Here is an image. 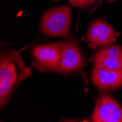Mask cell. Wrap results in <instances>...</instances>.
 I'll list each match as a JSON object with an SVG mask.
<instances>
[{"label": "cell", "mask_w": 122, "mask_h": 122, "mask_svg": "<svg viewBox=\"0 0 122 122\" xmlns=\"http://www.w3.org/2000/svg\"><path fill=\"white\" fill-rule=\"evenodd\" d=\"M31 74V69L25 64L19 52L12 49L2 50L0 56L1 110L7 105L18 86Z\"/></svg>", "instance_id": "obj_1"}, {"label": "cell", "mask_w": 122, "mask_h": 122, "mask_svg": "<svg viewBox=\"0 0 122 122\" xmlns=\"http://www.w3.org/2000/svg\"><path fill=\"white\" fill-rule=\"evenodd\" d=\"M72 10L68 6L54 7L47 10L40 20V30L48 37L66 38L70 36Z\"/></svg>", "instance_id": "obj_2"}, {"label": "cell", "mask_w": 122, "mask_h": 122, "mask_svg": "<svg viewBox=\"0 0 122 122\" xmlns=\"http://www.w3.org/2000/svg\"><path fill=\"white\" fill-rule=\"evenodd\" d=\"M62 40L34 46L31 50L32 64L43 72H57Z\"/></svg>", "instance_id": "obj_3"}, {"label": "cell", "mask_w": 122, "mask_h": 122, "mask_svg": "<svg viewBox=\"0 0 122 122\" xmlns=\"http://www.w3.org/2000/svg\"><path fill=\"white\" fill-rule=\"evenodd\" d=\"M84 65V59L80 46L74 37L62 40L60 60L57 72L67 75L80 71Z\"/></svg>", "instance_id": "obj_4"}, {"label": "cell", "mask_w": 122, "mask_h": 122, "mask_svg": "<svg viewBox=\"0 0 122 122\" xmlns=\"http://www.w3.org/2000/svg\"><path fill=\"white\" fill-rule=\"evenodd\" d=\"M93 122H122V107L116 99L108 94L99 96L91 116Z\"/></svg>", "instance_id": "obj_5"}, {"label": "cell", "mask_w": 122, "mask_h": 122, "mask_svg": "<svg viewBox=\"0 0 122 122\" xmlns=\"http://www.w3.org/2000/svg\"><path fill=\"white\" fill-rule=\"evenodd\" d=\"M119 34L104 19L93 20L88 26L85 40L94 47L110 45L116 40Z\"/></svg>", "instance_id": "obj_6"}, {"label": "cell", "mask_w": 122, "mask_h": 122, "mask_svg": "<svg viewBox=\"0 0 122 122\" xmlns=\"http://www.w3.org/2000/svg\"><path fill=\"white\" fill-rule=\"evenodd\" d=\"M91 81L99 90L114 91L122 87V70L94 67L92 71Z\"/></svg>", "instance_id": "obj_7"}, {"label": "cell", "mask_w": 122, "mask_h": 122, "mask_svg": "<svg viewBox=\"0 0 122 122\" xmlns=\"http://www.w3.org/2000/svg\"><path fill=\"white\" fill-rule=\"evenodd\" d=\"M94 67L122 70V48L117 45L105 46L94 56Z\"/></svg>", "instance_id": "obj_8"}, {"label": "cell", "mask_w": 122, "mask_h": 122, "mask_svg": "<svg viewBox=\"0 0 122 122\" xmlns=\"http://www.w3.org/2000/svg\"><path fill=\"white\" fill-rule=\"evenodd\" d=\"M68 2L73 7L87 10L92 8V6L96 4L97 0H68Z\"/></svg>", "instance_id": "obj_9"}, {"label": "cell", "mask_w": 122, "mask_h": 122, "mask_svg": "<svg viewBox=\"0 0 122 122\" xmlns=\"http://www.w3.org/2000/svg\"><path fill=\"white\" fill-rule=\"evenodd\" d=\"M105 1H107V2H111L116 1V0H105Z\"/></svg>", "instance_id": "obj_10"}, {"label": "cell", "mask_w": 122, "mask_h": 122, "mask_svg": "<svg viewBox=\"0 0 122 122\" xmlns=\"http://www.w3.org/2000/svg\"><path fill=\"white\" fill-rule=\"evenodd\" d=\"M51 1H53V2H59L60 0H51Z\"/></svg>", "instance_id": "obj_11"}]
</instances>
